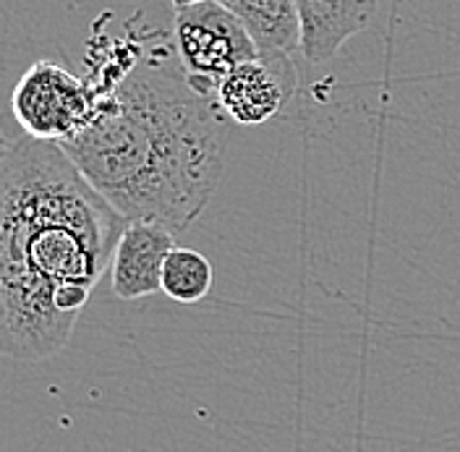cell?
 <instances>
[{
	"instance_id": "cell-11",
	"label": "cell",
	"mask_w": 460,
	"mask_h": 452,
	"mask_svg": "<svg viewBox=\"0 0 460 452\" xmlns=\"http://www.w3.org/2000/svg\"><path fill=\"white\" fill-rule=\"evenodd\" d=\"M8 146H11V142L5 139V134H3V129H0V160H3V155L8 152Z\"/></svg>"
},
{
	"instance_id": "cell-3",
	"label": "cell",
	"mask_w": 460,
	"mask_h": 452,
	"mask_svg": "<svg viewBox=\"0 0 460 452\" xmlns=\"http://www.w3.org/2000/svg\"><path fill=\"white\" fill-rule=\"evenodd\" d=\"M108 92L53 60H34L11 92V113L29 139L66 144L97 120Z\"/></svg>"
},
{
	"instance_id": "cell-10",
	"label": "cell",
	"mask_w": 460,
	"mask_h": 452,
	"mask_svg": "<svg viewBox=\"0 0 460 452\" xmlns=\"http://www.w3.org/2000/svg\"><path fill=\"white\" fill-rule=\"evenodd\" d=\"M172 8L175 11H181V8H191V5H199V3H204V0H171Z\"/></svg>"
},
{
	"instance_id": "cell-2",
	"label": "cell",
	"mask_w": 460,
	"mask_h": 452,
	"mask_svg": "<svg viewBox=\"0 0 460 452\" xmlns=\"http://www.w3.org/2000/svg\"><path fill=\"white\" fill-rule=\"evenodd\" d=\"M220 108L186 82L175 45L160 42L105 94L97 120L58 144L115 212L189 230L226 173Z\"/></svg>"
},
{
	"instance_id": "cell-1",
	"label": "cell",
	"mask_w": 460,
	"mask_h": 452,
	"mask_svg": "<svg viewBox=\"0 0 460 452\" xmlns=\"http://www.w3.org/2000/svg\"><path fill=\"white\" fill-rule=\"evenodd\" d=\"M126 220L53 142L22 139L0 160V356L45 361L74 335L56 309L68 285L111 270Z\"/></svg>"
},
{
	"instance_id": "cell-8",
	"label": "cell",
	"mask_w": 460,
	"mask_h": 452,
	"mask_svg": "<svg viewBox=\"0 0 460 452\" xmlns=\"http://www.w3.org/2000/svg\"><path fill=\"white\" fill-rule=\"evenodd\" d=\"M252 34L259 58L290 60L301 50V22L293 0H217Z\"/></svg>"
},
{
	"instance_id": "cell-6",
	"label": "cell",
	"mask_w": 460,
	"mask_h": 452,
	"mask_svg": "<svg viewBox=\"0 0 460 452\" xmlns=\"http://www.w3.org/2000/svg\"><path fill=\"white\" fill-rule=\"evenodd\" d=\"M175 249L171 227L131 220L120 230L111 259V288L120 301H139L160 293L163 264Z\"/></svg>"
},
{
	"instance_id": "cell-4",
	"label": "cell",
	"mask_w": 460,
	"mask_h": 452,
	"mask_svg": "<svg viewBox=\"0 0 460 452\" xmlns=\"http://www.w3.org/2000/svg\"><path fill=\"white\" fill-rule=\"evenodd\" d=\"M172 45L186 82L209 100H215L220 82L235 66L259 58V48L241 19L217 0L175 11Z\"/></svg>"
},
{
	"instance_id": "cell-5",
	"label": "cell",
	"mask_w": 460,
	"mask_h": 452,
	"mask_svg": "<svg viewBox=\"0 0 460 452\" xmlns=\"http://www.w3.org/2000/svg\"><path fill=\"white\" fill-rule=\"evenodd\" d=\"M296 92L293 60L257 58L241 63L217 86L215 102L220 113L241 126H259L280 113L283 102Z\"/></svg>"
},
{
	"instance_id": "cell-7",
	"label": "cell",
	"mask_w": 460,
	"mask_h": 452,
	"mask_svg": "<svg viewBox=\"0 0 460 452\" xmlns=\"http://www.w3.org/2000/svg\"><path fill=\"white\" fill-rule=\"evenodd\" d=\"M301 22V56L327 63L345 42L369 27L376 0H293Z\"/></svg>"
},
{
	"instance_id": "cell-9",
	"label": "cell",
	"mask_w": 460,
	"mask_h": 452,
	"mask_svg": "<svg viewBox=\"0 0 460 452\" xmlns=\"http://www.w3.org/2000/svg\"><path fill=\"white\" fill-rule=\"evenodd\" d=\"M212 280H215V272L207 256L194 249L175 246L163 264L160 290L175 304L191 306V304H199L201 298H207V293L212 290Z\"/></svg>"
}]
</instances>
